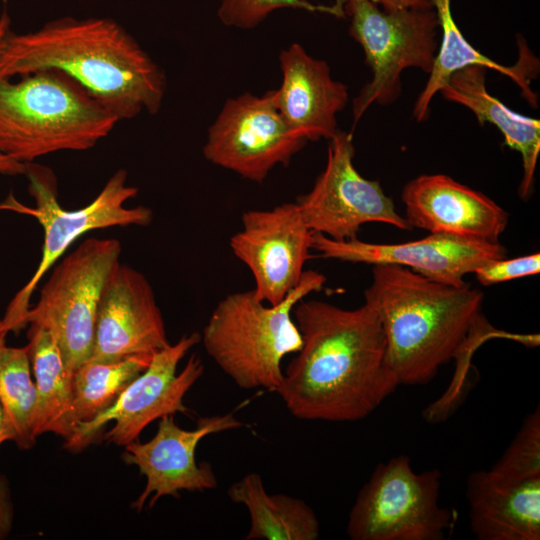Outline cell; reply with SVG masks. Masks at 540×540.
<instances>
[{
	"instance_id": "obj_1",
	"label": "cell",
	"mask_w": 540,
	"mask_h": 540,
	"mask_svg": "<svg viewBox=\"0 0 540 540\" xmlns=\"http://www.w3.org/2000/svg\"><path fill=\"white\" fill-rule=\"evenodd\" d=\"M293 318L302 345L276 393L295 418L358 421L399 386L387 364L380 318L369 303L344 309L302 299Z\"/></svg>"
},
{
	"instance_id": "obj_2",
	"label": "cell",
	"mask_w": 540,
	"mask_h": 540,
	"mask_svg": "<svg viewBox=\"0 0 540 540\" xmlns=\"http://www.w3.org/2000/svg\"><path fill=\"white\" fill-rule=\"evenodd\" d=\"M58 69L77 80L119 121L156 114L166 80L139 43L109 18L64 17L34 32H9L0 48V77Z\"/></svg>"
},
{
	"instance_id": "obj_3",
	"label": "cell",
	"mask_w": 540,
	"mask_h": 540,
	"mask_svg": "<svg viewBox=\"0 0 540 540\" xmlns=\"http://www.w3.org/2000/svg\"><path fill=\"white\" fill-rule=\"evenodd\" d=\"M365 302L377 312L386 360L399 385H425L451 359L479 342L483 294L452 286L397 265H373Z\"/></svg>"
},
{
	"instance_id": "obj_4",
	"label": "cell",
	"mask_w": 540,
	"mask_h": 540,
	"mask_svg": "<svg viewBox=\"0 0 540 540\" xmlns=\"http://www.w3.org/2000/svg\"><path fill=\"white\" fill-rule=\"evenodd\" d=\"M118 121L64 71L37 70L16 82L0 77V153L16 161L88 150Z\"/></svg>"
},
{
	"instance_id": "obj_5",
	"label": "cell",
	"mask_w": 540,
	"mask_h": 540,
	"mask_svg": "<svg viewBox=\"0 0 540 540\" xmlns=\"http://www.w3.org/2000/svg\"><path fill=\"white\" fill-rule=\"evenodd\" d=\"M325 281L323 274L306 270L298 286L277 305H266L253 290L228 294L203 329L205 351L238 387L276 392L283 380L282 360L302 345L293 309L321 290Z\"/></svg>"
},
{
	"instance_id": "obj_6",
	"label": "cell",
	"mask_w": 540,
	"mask_h": 540,
	"mask_svg": "<svg viewBox=\"0 0 540 540\" xmlns=\"http://www.w3.org/2000/svg\"><path fill=\"white\" fill-rule=\"evenodd\" d=\"M24 175L35 207L19 202L11 193L0 203V211L8 210L35 218L44 231V242L39 264L27 282L10 302L3 320L10 331L26 326L25 315L31 296L44 275L65 253L68 247L85 233L114 226H147L153 219L151 209L145 206L127 207L138 189L127 184V172L117 170L100 193L88 205L66 210L58 202L57 181L53 171L43 165L25 163Z\"/></svg>"
},
{
	"instance_id": "obj_7",
	"label": "cell",
	"mask_w": 540,
	"mask_h": 540,
	"mask_svg": "<svg viewBox=\"0 0 540 540\" xmlns=\"http://www.w3.org/2000/svg\"><path fill=\"white\" fill-rule=\"evenodd\" d=\"M441 472L416 473L407 455L380 463L349 512L352 540H443L457 513L439 505Z\"/></svg>"
},
{
	"instance_id": "obj_8",
	"label": "cell",
	"mask_w": 540,
	"mask_h": 540,
	"mask_svg": "<svg viewBox=\"0 0 540 540\" xmlns=\"http://www.w3.org/2000/svg\"><path fill=\"white\" fill-rule=\"evenodd\" d=\"M120 255L115 238L84 240L53 269L25 315L26 325L53 336L72 372L90 358L102 291Z\"/></svg>"
},
{
	"instance_id": "obj_9",
	"label": "cell",
	"mask_w": 540,
	"mask_h": 540,
	"mask_svg": "<svg viewBox=\"0 0 540 540\" xmlns=\"http://www.w3.org/2000/svg\"><path fill=\"white\" fill-rule=\"evenodd\" d=\"M351 36L362 46L372 79L353 100V125L373 104H388L401 92L407 68L430 73L437 54L439 22L433 8L380 10L371 0H345Z\"/></svg>"
},
{
	"instance_id": "obj_10",
	"label": "cell",
	"mask_w": 540,
	"mask_h": 540,
	"mask_svg": "<svg viewBox=\"0 0 540 540\" xmlns=\"http://www.w3.org/2000/svg\"><path fill=\"white\" fill-rule=\"evenodd\" d=\"M200 341L201 335L193 332L156 352L146 370L124 389L117 401L92 421L78 426L65 440L64 447L71 451L84 449L100 437L110 421H114V425L104 434V440L125 446L138 439L142 431L157 419L175 413L189 416L191 411L183 400L202 376L204 365L199 356L192 354L179 374L177 367Z\"/></svg>"
},
{
	"instance_id": "obj_11",
	"label": "cell",
	"mask_w": 540,
	"mask_h": 540,
	"mask_svg": "<svg viewBox=\"0 0 540 540\" xmlns=\"http://www.w3.org/2000/svg\"><path fill=\"white\" fill-rule=\"evenodd\" d=\"M354 154L352 134L337 130L329 139L323 172L312 189L296 199L306 225L313 233L337 241L357 238L364 224L374 222L410 231L380 183L356 170Z\"/></svg>"
},
{
	"instance_id": "obj_12",
	"label": "cell",
	"mask_w": 540,
	"mask_h": 540,
	"mask_svg": "<svg viewBox=\"0 0 540 540\" xmlns=\"http://www.w3.org/2000/svg\"><path fill=\"white\" fill-rule=\"evenodd\" d=\"M307 142L280 114L274 90L263 96L243 93L224 104L208 129L203 154L217 166L262 183L275 166H287Z\"/></svg>"
},
{
	"instance_id": "obj_13",
	"label": "cell",
	"mask_w": 540,
	"mask_h": 540,
	"mask_svg": "<svg viewBox=\"0 0 540 540\" xmlns=\"http://www.w3.org/2000/svg\"><path fill=\"white\" fill-rule=\"evenodd\" d=\"M230 239L233 254L250 270L255 296L268 305L281 303L300 283L311 257L313 232L296 202L269 210H249Z\"/></svg>"
},
{
	"instance_id": "obj_14",
	"label": "cell",
	"mask_w": 540,
	"mask_h": 540,
	"mask_svg": "<svg viewBox=\"0 0 540 540\" xmlns=\"http://www.w3.org/2000/svg\"><path fill=\"white\" fill-rule=\"evenodd\" d=\"M243 423L232 413L200 417L196 427H179L174 415L159 419L156 434L147 442L138 439L125 445L123 461L138 468L146 478L144 490L132 503L138 512L164 496L179 497L181 491L215 489L218 480L208 462L198 463L196 449L206 436L236 429Z\"/></svg>"
},
{
	"instance_id": "obj_15",
	"label": "cell",
	"mask_w": 540,
	"mask_h": 540,
	"mask_svg": "<svg viewBox=\"0 0 540 540\" xmlns=\"http://www.w3.org/2000/svg\"><path fill=\"white\" fill-rule=\"evenodd\" d=\"M312 249L323 258L342 262L402 266L452 286L465 285V275L507 255V250L499 241L436 233L420 240L397 244L369 243L357 238L337 241L313 233Z\"/></svg>"
},
{
	"instance_id": "obj_16",
	"label": "cell",
	"mask_w": 540,
	"mask_h": 540,
	"mask_svg": "<svg viewBox=\"0 0 540 540\" xmlns=\"http://www.w3.org/2000/svg\"><path fill=\"white\" fill-rule=\"evenodd\" d=\"M170 344L149 281L138 270L119 263L102 291L88 361L113 362L134 355H153Z\"/></svg>"
},
{
	"instance_id": "obj_17",
	"label": "cell",
	"mask_w": 540,
	"mask_h": 540,
	"mask_svg": "<svg viewBox=\"0 0 540 540\" xmlns=\"http://www.w3.org/2000/svg\"><path fill=\"white\" fill-rule=\"evenodd\" d=\"M401 198L410 226L431 233L496 242L508 224L492 199L443 174L416 177Z\"/></svg>"
},
{
	"instance_id": "obj_18",
	"label": "cell",
	"mask_w": 540,
	"mask_h": 540,
	"mask_svg": "<svg viewBox=\"0 0 540 540\" xmlns=\"http://www.w3.org/2000/svg\"><path fill=\"white\" fill-rule=\"evenodd\" d=\"M282 82L274 90L276 106L293 131L307 141L329 140L337 132V114L348 102L347 86L332 78L324 60L291 44L279 55Z\"/></svg>"
},
{
	"instance_id": "obj_19",
	"label": "cell",
	"mask_w": 540,
	"mask_h": 540,
	"mask_svg": "<svg viewBox=\"0 0 540 540\" xmlns=\"http://www.w3.org/2000/svg\"><path fill=\"white\" fill-rule=\"evenodd\" d=\"M466 497L477 539H540V477L508 480L475 471L467 479Z\"/></svg>"
},
{
	"instance_id": "obj_20",
	"label": "cell",
	"mask_w": 540,
	"mask_h": 540,
	"mask_svg": "<svg viewBox=\"0 0 540 540\" xmlns=\"http://www.w3.org/2000/svg\"><path fill=\"white\" fill-rule=\"evenodd\" d=\"M486 68L471 65L454 72L440 90L452 102L465 106L483 125L491 123L504 137L505 144L520 153L523 177L519 195H530L535 169L540 153V122L538 119L518 114L489 94L485 83Z\"/></svg>"
},
{
	"instance_id": "obj_21",
	"label": "cell",
	"mask_w": 540,
	"mask_h": 540,
	"mask_svg": "<svg viewBox=\"0 0 540 540\" xmlns=\"http://www.w3.org/2000/svg\"><path fill=\"white\" fill-rule=\"evenodd\" d=\"M430 3L436 12L442 36L429 78L414 105L413 116L418 122L427 118L433 97L446 85L450 76L471 65L483 66L509 77L520 87L527 101L537 106L530 84L537 75L539 63L524 42L518 43L519 59L514 65L497 63L475 49L462 35L452 16L451 0H430Z\"/></svg>"
},
{
	"instance_id": "obj_22",
	"label": "cell",
	"mask_w": 540,
	"mask_h": 540,
	"mask_svg": "<svg viewBox=\"0 0 540 540\" xmlns=\"http://www.w3.org/2000/svg\"><path fill=\"white\" fill-rule=\"evenodd\" d=\"M227 495L249 513L246 540H316L320 536V523L313 509L300 498L269 494L256 472L231 484Z\"/></svg>"
},
{
	"instance_id": "obj_23",
	"label": "cell",
	"mask_w": 540,
	"mask_h": 540,
	"mask_svg": "<svg viewBox=\"0 0 540 540\" xmlns=\"http://www.w3.org/2000/svg\"><path fill=\"white\" fill-rule=\"evenodd\" d=\"M25 346L37 389V436L54 433L67 440L72 435L69 423L72 399V374L53 336L31 326Z\"/></svg>"
},
{
	"instance_id": "obj_24",
	"label": "cell",
	"mask_w": 540,
	"mask_h": 540,
	"mask_svg": "<svg viewBox=\"0 0 540 540\" xmlns=\"http://www.w3.org/2000/svg\"><path fill=\"white\" fill-rule=\"evenodd\" d=\"M153 355H134L113 362L87 361L75 369L69 415L72 434L78 426L108 410L124 389L146 370Z\"/></svg>"
},
{
	"instance_id": "obj_25",
	"label": "cell",
	"mask_w": 540,
	"mask_h": 540,
	"mask_svg": "<svg viewBox=\"0 0 540 540\" xmlns=\"http://www.w3.org/2000/svg\"><path fill=\"white\" fill-rule=\"evenodd\" d=\"M0 404L18 448L36 442L37 389L26 347L0 348Z\"/></svg>"
},
{
	"instance_id": "obj_26",
	"label": "cell",
	"mask_w": 540,
	"mask_h": 540,
	"mask_svg": "<svg viewBox=\"0 0 540 540\" xmlns=\"http://www.w3.org/2000/svg\"><path fill=\"white\" fill-rule=\"evenodd\" d=\"M488 471L495 477L508 480L540 477L539 406L525 418L504 454Z\"/></svg>"
},
{
	"instance_id": "obj_27",
	"label": "cell",
	"mask_w": 540,
	"mask_h": 540,
	"mask_svg": "<svg viewBox=\"0 0 540 540\" xmlns=\"http://www.w3.org/2000/svg\"><path fill=\"white\" fill-rule=\"evenodd\" d=\"M281 8L303 9L335 17L346 15L344 0H336L333 5H318L307 0H219L217 15L221 23L228 27L252 29L270 13Z\"/></svg>"
},
{
	"instance_id": "obj_28",
	"label": "cell",
	"mask_w": 540,
	"mask_h": 540,
	"mask_svg": "<svg viewBox=\"0 0 540 540\" xmlns=\"http://www.w3.org/2000/svg\"><path fill=\"white\" fill-rule=\"evenodd\" d=\"M540 272V254L507 259L506 257L490 261L478 267L474 274L479 283L493 285L514 279H519Z\"/></svg>"
},
{
	"instance_id": "obj_29",
	"label": "cell",
	"mask_w": 540,
	"mask_h": 540,
	"mask_svg": "<svg viewBox=\"0 0 540 540\" xmlns=\"http://www.w3.org/2000/svg\"><path fill=\"white\" fill-rule=\"evenodd\" d=\"M14 519L11 493L7 480L0 474V540L9 536Z\"/></svg>"
},
{
	"instance_id": "obj_30",
	"label": "cell",
	"mask_w": 540,
	"mask_h": 540,
	"mask_svg": "<svg viewBox=\"0 0 540 540\" xmlns=\"http://www.w3.org/2000/svg\"><path fill=\"white\" fill-rule=\"evenodd\" d=\"M386 11L432 8L430 0H377Z\"/></svg>"
},
{
	"instance_id": "obj_31",
	"label": "cell",
	"mask_w": 540,
	"mask_h": 540,
	"mask_svg": "<svg viewBox=\"0 0 540 540\" xmlns=\"http://www.w3.org/2000/svg\"><path fill=\"white\" fill-rule=\"evenodd\" d=\"M25 163L16 161L0 153V174L3 175H24Z\"/></svg>"
},
{
	"instance_id": "obj_32",
	"label": "cell",
	"mask_w": 540,
	"mask_h": 540,
	"mask_svg": "<svg viewBox=\"0 0 540 540\" xmlns=\"http://www.w3.org/2000/svg\"><path fill=\"white\" fill-rule=\"evenodd\" d=\"M5 441H13V434L0 404V445Z\"/></svg>"
},
{
	"instance_id": "obj_33",
	"label": "cell",
	"mask_w": 540,
	"mask_h": 540,
	"mask_svg": "<svg viewBox=\"0 0 540 540\" xmlns=\"http://www.w3.org/2000/svg\"><path fill=\"white\" fill-rule=\"evenodd\" d=\"M10 18L6 12L0 16V48L6 35L10 32Z\"/></svg>"
},
{
	"instance_id": "obj_34",
	"label": "cell",
	"mask_w": 540,
	"mask_h": 540,
	"mask_svg": "<svg viewBox=\"0 0 540 540\" xmlns=\"http://www.w3.org/2000/svg\"><path fill=\"white\" fill-rule=\"evenodd\" d=\"M8 332H10V330L7 327L5 321L3 319H0V348L6 344L5 341Z\"/></svg>"
},
{
	"instance_id": "obj_35",
	"label": "cell",
	"mask_w": 540,
	"mask_h": 540,
	"mask_svg": "<svg viewBox=\"0 0 540 540\" xmlns=\"http://www.w3.org/2000/svg\"><path fill=\"white\" fill-rule=\"evenodd\" d=\"M345 1V0H344Z\"/></svg>"
}]
</instances>
